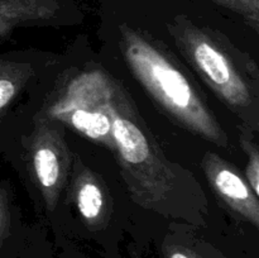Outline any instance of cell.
I'll list each match as a JSON object with an SVG mask.
<instances>
[{
	"label": "cell",
	"instance_id": "1",
	"mask_svg": "<svg viewBox=\"0 0 259 258\" xmlns=\"http://www.w3.org/2000/svg\"><path fill=\"white\" fill-rule=\"evenodd\" d=\"M111 114L113 153L132 200L167 219L206 225L207 202L200 184L164 156L129 94L114 78Z\"/></svg>",
	"mask_w": 259,
	"mask_h": 258
},
{
	"label": "cell",
	"instance_id": "2",
	"mask_svg": "<svg viewBox=\"0 0 259 258\" xmlns=\"http://www.w3.org/2000/svg\"><path fill=\"white\" fill-rule=\"evenodd\" d=\"M119 32L129 70L159 110L195 136L229 149V137L174 53L144 30L123 23Z\"/></svg>",
	"mask_w": 259,
	"mask_h": 258
},
{
	"label": "cell",
	"instance_id": "3",
	"mask_svg": "<svg viewBox=\"0 0 259 258\" xmlns=\"http://www.w3.org/2000/svg\"><path fill=\"white\" fill-rule=\"evenodd\" d=\"M167 29L182 57L225 106L242 120L243 128L259 129V68L227 35L197 25L185 14L175 15Z\"/></svg>",
	"mask_w": 259,
	"mask_h": 258
},
{
	"label": "cell",
	"instance_id": "4",
	"mask_svg": "<svg viewBox=\"0 0 259 258\" xmlns=\"http://www.w3.org/2000/svg\"><path fill=\"white\" fill-rule=\"evenodd\" d=\"M113 77L101 70H86L65 80L46 100L45 120L57 121L114 152Z\"/></svg>",
	"mask_w": 259,
	"mask_h": 258
},
{
	"label": "cell",
	"instance_id": "5",
	"mask_svg": "<svg viewBox=\"0 0 259 258\" xmlns=\"http://www.w3.org/2000/svg\"><path fill=\"white\" fill-rule=\"evenodd\" d=\"M28 156L46 207L53 211L67 186L72 168L62 124L40 118L35 120L34 129L28 138Z\"/></svg>",
	"mask_w": 259,
	"mask_h": 258
},
{
	"label": "cell",
	"instance_id": "6",
	"mask_svg": "<svg viewBox=\"0 0 259 258\" xmlns=\"http://www.w3.org/2000/svg\"><path fill=\"white\" fill-rule=\"evenodd\" d=\"M202 171L212 190L238 217L259 228V200L247 180L214 152H206L201 161Z\"/></svg>",
	"mask_w": 259,
	"mask_h": 258
},
{
	"label": "cell",
	"instance_id": "7",
	"mask_svg": "<svg viewBox=\"0 0 259 258\" xmlns=\"http://www.w3.org/2000/svg\"><path fill=\"white\" fill-rule=\"evenodd\" d=\"M71 184L80 217L91 232L103 230L108 223L106 192L98 175L76 159L71 168Z\"/></svg>",
	"mask_w": 259,
	"mask_h": 258
},
{
	"label": "cell",
	"instance_id": "8",
	"mask_svg": "<svg viewBox=\"0 0 259 258\" xmlns=\"http://www.w3.org/2000/svg\"><path fill=\"white\" fill-rule=\"evenodd\" d=\"M67 0H0V39L14 29L57 22Z\"/></svg>",
	"mask_w": 259,
	"mask_h": 258
},
{
	"label": "cell",
	"instance_id": "9",
	"mask_svg": "<svg viewBox=\"0 0 259 258\" xmlns=\"http://www.w3.org/2000/svg\"><path fill=\"white\" fill-rule=\"evenodd\" d=\"M162 258H232L217 245L182 229H171L159 243Z\"/></svg>",
	"mask_w": 259,
	"mask_h": 258
},
{
	"label": "cell",
	"instance_id": "10",
	"mask_svg": "<svg viewBox=\"0 0 259 258\" xmlns=\"http://www.w3.org/2000/svg\"><path fill=\"white\" fill-rule=\"evenodd\" d=\"M29 76V65L0 57V111L19 94Z\"/></svg>",
	"mask_w": 259,
	"mask_h": 258
},
{
	"label": "cell",
	"instance_id": "11",
	"mask_svg": "<svg viewBox=\"0 0 259 258\" xmlns=\"http://www.w3.org/2000/svg\"><path fill=\"white\" fill-rule=\"evenodd\" d=\"M242 133H240V146H242L243 151L248 154V163L245 167V180L252 187L253 191L259 195V153H258V146L250 136L252 132L248 129L243 128Z\"/></svg>",
	"mask_w": 259,
	"mask_h": 258
},
{
	"label": "cell",
	"instance_id": "12",
	"mask_svg": "<svg viewBox=\"0 0 259 258\" xmlns=\"http://www.w3.org/2000/svg\"><path fill=\"white\" fill-rule=\"evenodd\" d=\"M13 230L7 191L0 189V258H19L12 249Z\"/></svg>",
	"mask_w": 259,
	"mask_h": 258
},
{
	"label": "cell",
	"instance_id": "13",
	"mask_svg": "<svg viewBox=\"0 0 259 258\" xmlns=\"http://www.w3.org/2000/svg\"><path fill=\"white\" fill-rule=\"evenodd\" d=\"M240 15L250 28L259 32V0H212Z\"/></svg>",
	"mask_w": 259,
	"mask_h": 258
},
{
	"label": "cell",
	"instance_id": "14",
	"mask_svg": "<svg viewBox=\"0 0 259 258\" xmlns=\"http://www.w3.org/2000/svg\"><path fill=\"white\" fill-rule=\"evenodd\" d=\"M62 258H82V257H77V255H75V254H66V255H63Z\"/></svg>",
	"mask_w": 259,
	"mask_h": 258
}]
</instances>
